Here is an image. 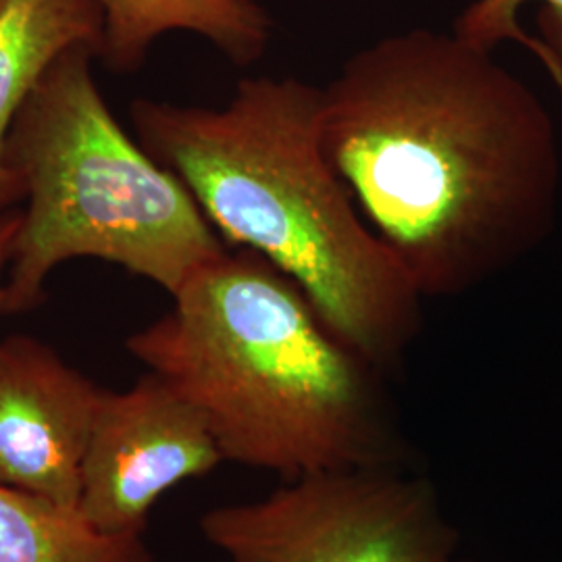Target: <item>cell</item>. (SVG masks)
Listing matches in <instances>:
<instances>
[{
  "label": "cell",
  "mask_w": 562,
  "mask_h": 562,
  "mask_svg": "<svg viewBox=\"0 0 562 562\" xmlns=\"http://www.w3.org/2000/svg\"><path fill=\"white\" fill-rule=\"evenodd\" d=\"M102 387L32 336L0 340V483L78 510Z\"/></svg>",
  "instance_id": "7"
},
{
  "label": "cell",
  "mask_w": 562,
  "mask_h": 562,
  "mask_svg": "<svg viewBox=\"0 0 562 562\" xmlns=\"http://www.w3.org/2000/svg\"><path fill=\"white\" fill-rule=\"evenodd\" d=\"M171 299L125 348L201 413L223 461L283 482L404 467L382 371L340 340L273 262L227 248Z\"/></svg>",
  "instance_id": "3"
},
{
  "label": "cell",
  "mask_w": 562,
  "mask_h": 562,
  "mask_svg": "<svg viewBox=\"0 0 562 562\" xmlns=\"http://www.w3.org/2000/svg\"><path fill=\"white\" fill-rule=\"evenodd\" d=\"M102 36L97 0H0V215L23 201L4 161L21 106L63 53L88 46L101 55Z\"/></svg>",
  "instance_id": "8"
},
{
  "label": "cell",
  "mask_w": 562,
  "mask_h": 562,
  "mask_svg": "<svg viewBox=\"0 0 562 562\" xmlns=\"http://www.w3.org/2000/svg\"><path fill=\"white\" fill-rule=\"evenodd\" d=\"M104 15L101 55L111 69L130 74L150 46L169 32H190L211 42L232 63L261 59L273 21L257 0H97Z\"/></svg>",
  "instance_id": "9"
},
{
  "label": "cell",
  "mask_w": 562,
  "mask_h": 562,
  "mask_svg": "<svg viewBox=\"0 0 562 562\" xmlns=\"http://www.w3.org/2000/svg\"><path fill=\"white\" fill-rule=\"evenodd\" d=\"M201 531L229 562H477L436 485L404 467L288 480L259 501L206 510Z\"/></svg>",
  "instance_id": "5"
},
{
  "label": "cell",
  "mask_w": 562,
  "mask_h": 562,
  "mask_svg": "<svg viewBox=\"0 0 562 562\" xmlns=\"http://www.w3.org/2000/svg\"><path fill=\"white\" fill-rule=\"evenodd\" d=\"M222 462L201 413L148 371L123 392L102 390L81 462L78 513L104 533H144L169 490Z\"/></svg>",
  "instance_id": "6"
},
{
  "label": "cell",
  "mask_w": 562,
  "mask_h": 562,
  "mask_svg": "<svg viewBox=\"0 0 562 562\" xmlns=\"http://www.w3.org/2000/svg\"><path fill=\"white\" fill-rule=\"evenodd\" d=\"M323 148L422 299L459 296L548 234L559 142L542 101L482 50L387 36L322 88Z\"/></svg>",
  "instance_id": "1"
},
{
  "label": "cell",
  "mask_w": 562,
  "mask_h": 562,
  "mask_svg": "<svg viewBox=\"0 0 562 562\" xmlns=\"http://www.w3.org/2000/svg\"><path fill=\"white\" fill-rule=\"evenodd\" d=\"M454 34L490 53L501 42L522 44L562 90V0H475L459 15Z\"/></svg>",
  "instance_id": "11"
},
{
  "label": "cell",
  "mask_w": 562,
  "mask_h": 562,
  "mask_svg": "<svg viewBox=\"0 0 562 562\" xmlns=\"http://www.w3.org/2000/svg\"><path fill=\"white\" fill-rule=\"evenodd\" d=\"M21 211H9L0 215V315H2V290H4V276L11 259L13 240L20 229Z\"/></svg>",
  "instance_id": "12"
},
{
  "label": "cell",
  "mask_w": 562,
  "mask_h": 562,
  "mask_svg": "<svg viewBox=\"0 0 562 562\" xmlns=\"http://www.w3.org/2000/svg\"><path fill=\"white\" fill-rule=\"evenodd\" d=\"M0 562H157L142 533H104L41 496L0 483Z\"/></svg>",
  "instance_id": "10"
},
{
  "label": "cell",
  "mask_w": 562,
  "mask_h": 562,
  "mask_svg": "<svg viewBox=\"0 0 562 562\" xmlns=\"http://www.w3.org/2000/svg\"><path fill=\"white\" fill-rule=\"evenodd\" d=\"M144 150L188 188L225 246L296 281L327 327L380 371L422 331V294L323 148L322 88L244 78L223 106L140 99Z\"/></svg>",
  "instance_id": "2"
},
{
  "label": "cell",
  "mask_w": 562,
  "mask_h": 562,
  "mask_svg": "<svg viewBox=\"0 0 562 562\" xmlns=\"http://www.w3.org/2000/svg\"><path fill=\"white\" fill-rule=\"evenodd\" d=\"M97 57L88 46L63 53L11 127L4 161L27 204L2 315L41 306L50 273L74 259L120 265L173 296L227 252L188 188L113 117L92 76Z\"/></svg>",
  "instance_id": "4"
}]
</instances>
